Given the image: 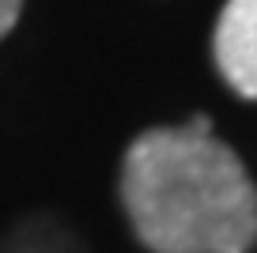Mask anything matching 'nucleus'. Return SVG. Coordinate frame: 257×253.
<instances>
[{"label": "nucleus", "mask_w": 257, "mask_h": 253, "mask_svg": "<svg viewBox=\"0 0 257 253\" xmlns=\"http://www.w3.org/2000/svg\"><path fill=\"white\" fill-rule=\"evenodd\" d=\"M121 200L152 253H249L257 242V189L242 159L185 125L133 140Z\"/></svg>", "instance_id": "nucleus-1"}, {"label": "nucleus", "mask_w": 257, "mask_h": 253, "mask_svg": "<svg viewBox=\"0 0 257 253\" xmlns=\"http://www.w3.org/2000/svg\"><path fill=\"white\" fill-rule=\"evenodd\" d=\"M216 64L242 98L257 102V0H227L216 23Z\"/></svg>", "instance_id": "nucleus-2"}, {"label": "nucleus", "mask_w": 257, "mask_h": 253, "mask_svg": "<svg viewBox=\"0 0 257 253\" xmlns=\"http://www.w3.org/2000/svg\"><path fill=\"white\" fill-rule=\"evenodd\" d=\"M19 8H23V0H0V38H4V34L16 27Z\"/></svg>", "instance_id": "nucleus-3"}, {"label": "nucleus", "mask_w": 257, "mask_h": 253, "mask_svg": "<svg viewBox=\"0 0 257 253\" xmlns=\"http://www.w3.org/2000/svg\"><path fill=\"white\" fill-rule=\"evenodd\" d=\"M185 129H189L193 136H212V121L204 117V113H197V117H193V121H189Z\"/></svg>", "instance_id": "nucleus-4"}]
</instances>
